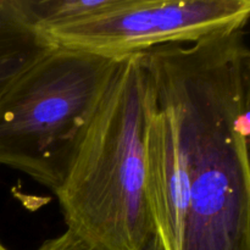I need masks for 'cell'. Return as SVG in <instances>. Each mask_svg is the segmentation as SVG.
Wrapping results in <instances>:
<instances>
[{"label":"cell","mask_w":250,"mask_h":250,"mask_svg":"<svg viewBox=\"0 0 250 250\" xmlns=\"http://www.w3.org/2000/svg\"><path fill=\"white\" fill-rule=\"evenodd\" d=\"M119 0H20L32 23L49 32L107 11Z\"/></svg>","instance_id":"7"},{"label":"cell","mask_w":250,"mask_h":250,"mask_svg":"<svg viewBox=\"0 0 250 250\" xmlns=\"http://www.w3.org/2000/svg\"><path fill=\"white\" fill-rule=\"evenodd\" d=\"M121 58L56 45L0 98V165L55 192Z\"/></svg>","instance_id":"3"},{"label":"cell","mask_w":250,"mask_h":250,"mask_svg":"<svg viewBox=\"0 0 250 250\" xmlns=\"http://www.w3.org/2000/svg\"><path fill=\"white\" fill-rule=\"evenodd\" d=\"M37 250H93L80 236L66 229L62 234L45 241Z\"/></svg>","instance_id":"8"},{"label":"cell","mask_w":250,"mask_h":250,"mask_svg":"<svg viewBox=\"0 0 250 250\" xmlns=\"http://www.w3.org/2000/svg\"><path fill=\"white\" fill-rule=\"evenodd\" d=\"M249 0H119L107 11L46 32L56 45L122 58L170 43H192L248 23Z\"/></svg>","instance_id":"4"},{"label":"cell","mask_w":250,"mask_h":250,"mask_svg":"<svg viewBox=\"0 0 250 250\" xmlns=\"http://www.w3.org/2000/svg\"><path fill=\"white\" fill-rule=\"evenodd\" d=\"M55 46L45 32L32 23L20 0H0V98Z\"/></svg>","instance_id":"6"},{"label":"cell","mask_w":250,"mask_h":250,"mask_svg":"<svg viewBox=\"0 0 250 250\" xmlns=\"http://www.w3.org/2000/svg\"><path fill=\"white\" fill-rule=\"evenodd\" d=\"M246 24L143 51L187 159L182 250H250V49Z\"/></svg>","instance_id":"1"},{"label":"cell","mask_w":250,"mask_h":250,"mask_svg":"<svg viewBox=\"0 0 250 250\" xmlns=\"http://www.w3.org/2000/svg\"><path fill=\"white\" fill-rule=\"evenodd\" d=\"M153 102L143 51L122 56L54 192L67 229L93 250H143L155 234L146 185Z\"/></svg>","instance_id":"2"},{"label":"cell","mask_w":250,"mask_h":250,"mask_svg":"<svg viewBox=\"0 0 250 250\" xmlns=\"http://www.w3.org/2000/svg\"><path fill=\"white\" fill-rule=\"evenodd\" d=\"M0 250H9V249L6 248V247L4 246V244L1 243V241H0Z\"/></svg>","instance_id":"10"},{"label":"cell","mask_w":250,"mask_h":250,"mask_svg":"<svg viewBox=\"0 0 250 250\" xmlns=\"http://www.w3.org/2000/svg\"><path fill=\"white\" fill-rule=\"evenodd\" d=\"M143 250H163L160 242H159V238L156 237V234H154V236L149 239V242L146 243V248H144Z\"/></svg>","instance_id":"9"},{"label":"cell","mask_w":250,"mask_h":250,"mask_svg":"<svg viewBox=\"0 0 250 250\" xmlns=\"http://www.w3.org/2000/svg\"><path fill=\"white\" fill-rule=\"evenodd\" d=\"M146 185L161 248L182 250L188 209L187 159L175 116L155 92L146 131Z\"/></svg>","instance_id":"5"}]
</instances>
